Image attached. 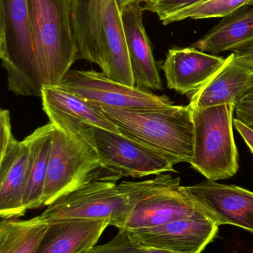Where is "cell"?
<instances>
[{
  "label": "cell",
  "mask_w": 253,
  "mask_h": 253,
  "mask_svg": "<svg viewBox=\"0 0 253 253\" xmlns=\"http://www.w3.org/2000/svg\"><path fill=\"white\" fill-rule=\"evenodd\" d=\"M231 253H239L237 252V251H234V252Z\"/></svg>",
  "instance_id": "cell-32"
},
{
  "label": "cell",
  "mask_w": 253,
  "mask_h": 253,
  "mask_svg": "<svg viewBox=\"0 0 253 253\" xmlns=\"http://www.w3.org/2000/svg\"><path fill=\"white\" fill-rule=\"evenodd\" d=\"M206 0H144V10L155 13L162 23L168 18L187 7L196 5Z\"/></svg>",
  "instance_id": "cell-24"
},
{
  "label": "cell",
  "mask_w": 253,
  "mask_h": 253,
  "mask_svg": "<svg viewBox=\"0 0 253 253\" xmlns=\"http://www.w3.org/2000/svg\"><path fill=\"white\" fill-rule=\"evenodd\" d=\"M0 58L8 90L16 96L41 97L43 80L28 0H0Z\"/></svg>",
  "instance_id": "cell-4"
},
{
  "label": "cell",
  "mask_w": 253,
  "mask_h": 253,
  "mask_svg": "<svg viewBox=\"0 0 253 253\" xmlns=\"http://www.w3.org/2000/svg\"><path fill=\"white\" fill-rule=\"evenodd\" d=\"M80 137L96 150L105 169L121 177L143 178L176 172L174 166L181 163L152 147L123 135L97 126H88Z\"/></svg>",
  "instance_id": "cell-7"
},
{
  "label": "cell",
  "mask_w": 253,
  "mask_h": 253,
  "mask_svg": "<svg viewBox=\"0 0 253 253\" xmlns=\"http://www.w3.org/2000/svg\"><path fill=\"white\" fill-rule=\"evenodd\" d=\"M101 168V159L90 143L55 128L43 207L89 181Z\"/></svg>",
  "instance_id": "cell-8"
},
{
  "label": "cell",
  "mask_w": 253,
  "mask_h": 253,
  "mask_svg": "<svg viewBox=\"0 0 253 253\" xmlns=\"http://www.w3.org/2000/svg\"><path fill=\"white\" fill-rule=\"evenodd\" d=\"M120 11L135 85L147 90H163L151 43L144 27L142 3H131L120 8Z\"/></svg>",
  "instance_id": "cell-15"
},
{
  "label": "cell",
  "mask_w": 253,
  "mask_h": 253,
  "mask_svg": "<svg viewBox=\"0 0 253 253\" xmlns=\"http://www.w3.org/2000/svg\"><path fill=\"white\" fill-rule=\"evenodd\" d=\"M110 226L106 220H66L49 224L35 253H85Z\"/></svg>",
  "instance_id": "cell-18"
},
{
  "label": "cell",
  "mask_w": 253,
  "mask_h": 253,
  "mask_svg": "<svg viewBox=\"0 0 253 253\" xmlns=\"http://www.w3.org/2000/svg\"><path fill=\"white\" fill-rule=\"evenodd\" d=\"M235 106L192 108L195 140L190 165L206 179H227L239 170V153L233 133Z\"/></svg>",
  "instance_id": "cell-6"
},
{
  "label": "cell",
  "mask_w": 253,
  "mask_h": 253,
  "mask_svg": "<svg viewBox=\"0 0 253 253\" xmlns=\"http://www.w3.org/2000/svg\"><path fill=\"white\" fill-rule=\"evenodd\" d=\"M233 126L237 129L239 133L242 135L244 141L246 143L247 145L251 150V153L253 154V129L251 126H247L239 120L234 119Z\"/></svg>",
  "instance_id": "cell-28"
},
{
  "label": "cell",
  "mask_w": 253,
  "mask_h": 253,
  "mask_svg": "<svg viewBox=\"0 0 253 253\" xmlns=\"http://www.w3.org/2000/svg\"><path fill=\"white\" fill-rule=\"evenodd\" d=\"M235 119L247 126L253 125V90L248 92L235 106Z\"/></svg>",
  "instance_id": "cell-27"
},
{
  "label": "cell",
  "mask_w": 253,
  "mask_h": 253,
  "mask_svg": "<svg viewBox=\"0 0 253 253\" xmlns=\"http://www.w3.org/2000/svg\"><path fill=\"white\" fill-rule=\"evenodd\" d=\"M226 59L196 47H175L168 50L161 68L167 87L181 94L200 89L224 65Z\"/></svg>",
  "instance_id": "cell-14"
},
{
  "label": "cell",
  "mask_w": 253,
  "mask_h": 253,
  "mask_svg": "<svg viewBox=\"0 0 253 253\" xmlns=\"http://www.w3.org/2000/svg\"><path fill=\"white\" fill-rule=\"evenodd\" d=\"M28 149L16 140L0 154V216L18 218L26 213L24 199L28 181Z\"/></svg>",
  "instance_id": "cell-17"
},
{
  "label": "cell",
  "mask_w": 253,
  "mask_h": 253,
  "mask_svg": "<svg viewBox=\"0 0 253 253\" xmlns=\"http://www.w3.org/2000/svg\"><path fill=\"white\" fill-rule=\"evenodd\" d=\"M204 217L207 216L181 185V178L166 172L152 178L122 230H146L181 218Z\"/></svg>",
  "instance_id": "cell-9"
},
{
  "label": "cell",
  "mask_w": 253,
  "mask_h": 253,
  "mask_svg": "<svg viewBox=\"0 0 253 253\" xmlns=\"http://www.w3.org/2000/svg\"><path fill=\"white\" fill-rule=\"evenodd\" d=\"M253 42V4L244 6L234 13L222 18L193 47L209 53L218 54L234 51Z\"/></svg>",
  "instance_id": "cell-19"
},
{
  "label": "cell",
  "mask_w": 253,
  "mask_h": 253,
  "mask_svg": "<svg viewBox=\"0 0 253 253\" xmlns=\"http://www.w3.org/2000/svg\"><path fill=\"white\" fill-rule=\"evenodd\" d=\"M233 53L236 57L242 59L253 68V42L234 50Z\"/></svg>",
  "instance_id": "cell-29"
},
{
  "label": "cell",
  "mask_w": 253,
  "mask_h": 253,
  "mask_svg": "<svg viewBox=\"0 0 253 253\" xmlns=\"http://www.w3.org/2000/svg\"><path fill=\"white\" fill-rule=\"evenodd\" d=\"M118 174L101 168L91 179L63 195L38 215L47 224L66 220H106L122 230L149 180L122 181Z\"/></svg>",
  "instance_id": "cell-1"
},
{
  "label": "cell",
  "mask_w": 253,
  "mask_h": 253,
  "mask_svg": "<svg viewBox=\"0 0 253 253\" xmlns=\"http://www.w3.org/2000/svg\"><path fill=\"white\" fill-rule=\"evenodd\" d=\"M251 126V127H252V128H253V126Z\"/></svg>",
  "instance_id": "cell-33"
},
{
  "label": "cell",
  "mask_w": 253,
  "mask_h": 253,
  "mask_svg": "<svg viewBox=\"0 0 253 253\" xmlns=\"http://www.w3.org/2000/svg\"><path fill=\"white\" fill-rule=\"evenodd\" d=\"M28 4L43 86L56 87L78 59L72 0H28Z\"/></svg>",
  "instance_id": "cell-3"
},
{
  "label": "cell",
  "mask_w": 253,
  "mask_h": 253,
  "mask_svg": "<svg viewBox=\"0 0 253 253\" xmlns=\"http://www.w3.org/2000/svg\"></svg>",
  "instance_id": "cell-34"
},
{
  "label": "cell",
  "mask_w": 253,
  "mask_h": 253,
  "mask_svg": "<svg viewBox=\"0 0 253 253\" xmlns=\"http://www.w3.org/2000/svg\"><path fill=\"white\" fill-rule=\"evenodd\" d=\"M123 135L190 164L194 155V123L190 105L157 109H122L97 105Z\"/></svg>",
  "instance_id": "cell-2"
},
{
  "label": "cell",
  "mask_w": 253,
  "mask_h": 253,
  "mask_svg": "<svg viewBox=\"0 0 253 253\" xmlns=\"http://www.w3.org/2000/svg\"><path fill=\"white\" fill-rule=\"evenodd\" d=\"M89 2L90 0H72L73 29L78 53L81 51L86 41Z\"/></svg>",
  "instance_id": "cell-25"
},
{
  "label": "cell",
  "mask_w": 253,
  "mask_h": 253,
  "mask_svg": "<svg viewBox=\"0 0 253 253\" xmlns=\"http://www.w3.org/2000/svg\"><path fill=\"white\" fill-rule=\"evenodd\" d=\"M16 141L12 132L10 114L6 109L0 110V146L1 153H4L12 144Z\"/></svg>",
  "instance_id": "cell-26"
},
{
  "label": "cell",
  "mask_w": 253,
  "mask_h": 253,
  "mask_svg": "<svg viewBox=\"0 0 253 253\" xmlns=\"http://www.w3.org/2000/svg\"><path fill=\"white\" fill-rule=\"evenodd\" d=\"M56 87L94 105L114 108L157 109L174 105L166 95L160 96L147 89L125 85L95 71H70Z\"/></svg>",
  "instance_id": "cell-10"
},
{
  "label": "cell",
  "mask_w": 253,
  "mask_h": 253,
  "mask_svg": "<svg viewBox=\"0 0 253 253\" xmlns=\"http://www.w3.org/2000/svg\"><path fill=\"white\" fill-rule=\"evenodd\" d=\"M251 4H253V0H251V1H250L249 4H248V5H251Z\"/></svg>",
  "instance_id": "cell-31"
},
{
  "label": "cell",
  "mask_w": 253,
  "mask_h": 253,
  "mask_svg": "<svg viewBox=\"0 0 253 253\" xmlns=\"http://www.w3.org/2000/svg\"><path fill=\"white\" fill-rule=\"evenodd\" d=\"M219 226L207 217L181 218L154 228L125 230L135 245L175 253H202L218 236Z\"/></svg>",
  "instance_id": "cell-12"
},
{
  "label": "cell",
  "mask_w": 253,
  "mask_h": 253,
  "mask_svg": "<svg viewBox=\"0 0 253 253\" xmlns=\"http://www.w3.org/2000/svg\"><path fill=\"white\" fill-rule=\"evenodd\" d=\"M55 127L51 123L40 126L23 140L28 149V181L25 190V208L43 207V196L47 177Z\"/></svg>",
  "instance_id": "cell-20"
},
{
  "label": "cell",
  "mask_w": 253,
  "mask_h": 253,
  "mask_svg": "<svg viewBox=\"0 0 253 253\" xmlns=\"http://www.w3.org/2000/svg\"><path fill=\"white\" fill-rule=\"evenodd\" d=\"M86 253H175L135 245L125 230H119L115 237L101 245H95Z\"/></svg>",
  "instance_id": "cell-23"
},
{
  "label": "cell",
  "mask_w": 253,
  "mask_h": 253,
  "mask_svg": "<svg viewBox=\"0 0 253 253\" xmlns=\"http://www.w3.org/2000/svg\"><path fill=\"white\" fill-rule=\"evenodd\" d=\"M49 227L39 216L29 220L1 219L0 253H35Z\"/></svg>",
  "instance_id": "cell-21"
},
{
  "label": "cell",
  "mask_w": 253,
  "mask_h": 253,
  "mask_svg": "<svg viewBox=\"0 0 253 253\" xmlns=\"http://www.w3.org/2000/svg\"><path fill=\"white\" fill-rule=\"evenodd\" d=\"M78 59L97 64L112 81L136 87L117 0H90L86 41Z\"/></svg>",
  "instance_id": "cell-5"
},
{
  "label": "cell",
  "mask_w": 253,
  "mask_h": 253,
  "mask_svg": "<svg viewBox=\"0 0 253 253\" xmlns=\"http://www.w3.org/2000/svg\"><path fill=\"white\" fill-rule=\"evenodd\" d=\"M251 0H206L196 5L187 7L168 18L163 25L184 19H212L225 17L244 6L248 5Z\"/></svg>",
  "instance_id": "cell-22"
},
{
  "label": "cell",
  "mask_w": 253,
  "mask_h": 253,
  "mask_svg": "<svg viewBox=\"0 0 253 253\" xmlns=\"http://www.w3.org/2000/svg\"><path fill=\"white\" fill-rule=\"evenodd\" d=\"M184 188L217 225L235 226L253 234V192L208 179Z\"/></svg>",
  "instance_id": "cell-11"
},
{
  "label": "cell",
  "mask_w": 253,
  "mask_h": 253,
  "mask_svg": "<svg viewBox=\"0 0 253 253\" xmlns=\"http://www.w3.org/2000/svg\"><path fill=\"white\" fill-rule=\"evenodd\" d=\"M252 90L253 68L233 53L226 58L221 69L209 81L188 95L190 105L192 108L236 105Z\"/></svg>",
  "instance_id": "cell-16"
},
{
  "label": "cell",
  "mask_w": 253,
  "mask_h": 253,
  "mask_svg": "<svg viewBox=\"0 0 253 253\" xmlns=\"http://www.w3.org/2000/svg\"><path fill=\"white\" fill-rule=\"evenodd\" d=\"M117 3H118L119 7L120 8L124 7V6L127 5V4H131L133 2H141L142 3L144 0H117Z\"/></svg>",
  "instance_id": "cell-30"
},
{
  "label": "cell",
  "mask_w": 253,
  "mask_h": 253,
  "mask_svg": "<svg viewBox=\"0 0 253 253\" xmlns=\"http://www.w3.org/2000/svg\"><path fill=\"white\" fill-rule=\"evenodd\" d=\"M43 111L56 129L80 137L88 126H97L120 132L117 126L98 105L90 103L69 92L56 87L42 88Z\"/></svg>",
  "instance_id": "cell-13"
}]
</instances>
